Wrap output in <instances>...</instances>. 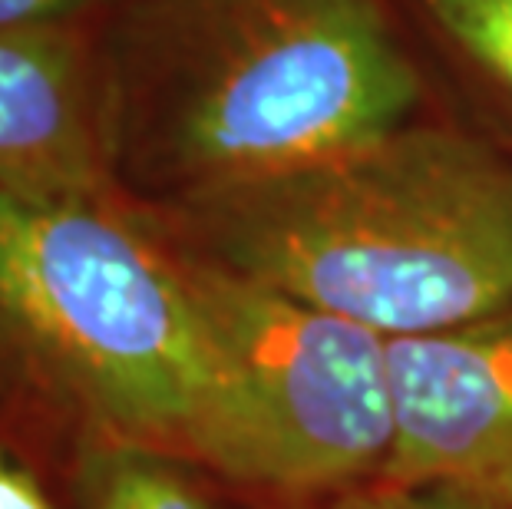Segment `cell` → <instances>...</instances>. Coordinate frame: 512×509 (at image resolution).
Masks as SVG:
<instances>
[{"label": "cell", "instance_id": "6da1fadb", "mask_svg": "<svg viewBox=\"0 0 512 509\" xmlns=\"http://www.w3.org/2000/svg\"><path fill=\"white\" fill-rule=\"evenodd\" d=\"M179 242L384 338L512 305V159L440 126L179 199Z\"/></svg>", "mask_w": 512, "mask_h": 509}, {"label": "cell", "instance_id": "7a4b0ae2", "mask_svg": "<svg viewBox=\"0 0 512 509\" xmlns=\"http://www.w3.org/2000/svg\"><path fill=\"white\" fill-rule=\"evenodd\" d=\"M420 77L380 0H143L106 80L113 162L192 192L407 126Z\"/></svg>", "mask_w": 512, "mask_h": 509}, {"label": "cell", "instance_id": "3957f363", "mask_svg": "<svg viewBox=\"0 0 512 509\" xmlns=\"http://www.w3.org/2000/svg\"><path fill=\"white\" fill-rule=\"evenodd\" d=\"M0 354L106 440L195 457L219 354L176 242L113 192L0 189Z\"/></svg>", "mask_w": 512, "mask_h": 509}, {"label": "cell", "instance_id": "277c9868", "mask_svg": "<svg viewBox=\"0 0 512 509\" xmlns=\"http://www.w3.org/2000/svg\"><path fill=\"white\" fill-rule=\"evenodd\" d=\"M176 248L219 354L192 460L278 493L380 476L394 437L384 334Z\"/></svg>", "mask_w": 512, "mask_h": 509}, {"label": "cell", "instance_id": "5b68a950", "mask_svg": "<svg viewBox=\"0 0 512 509\" xmlns=\"http://www.w3.org/2000/svg\"><path fill=\"white\" fill-rule=\"evenodd\" d=\"M387 364L394 437L377 480L512 509V305L387 338Z\"/></svg>", "mask_w": 512, "mask_h": 509}, {"label": "cell", "instance_id": "8992f818", "mask_svg": "<svg viewBox=\"0 0 512 509\" xmlns=\"http://www.w3.org/2000/svg\"><path fill=\"white\" fill-rule=\"evenodd\" d=\"M0 189L113 192L106 80L67 24L0 30Z\"/></svg>", "mask_w": 512, "mask_h": 509}, {"label": "cell", "instance_id": "52a82bcc", "mask_svg": "<svg viewBox=\"0 0 512 509\" xmlns=\"http://www.w3.org/2000/svg\"><path fill=\"white\" fill-rule=\"evenodd\" d=\"M83 490L90 509H215L169 453L106 437L86 457Z\"/></svg>", "mask_w": 512, "mask_h": 509}, {"label": "cell", "instance_id": "ba28073f", "mask_svg": "<svg viewBox=\"0 0 512 509\" xmlns=\"http://www.w3.org/2000/svg\"><path fill=\"white\" fill-rule=\"evenodd\" d=\"M440 30L512 93V0H423Z\"/></svg>", "mask_w": 512, "mask_h": 509}, {"label": "cell", "instance_id": "9c48e42d", "mask_svg": "<svg viewBox=\"0 0 512 509\" xmlns=\"http://www.w3.org/2000/svg\"><path fill=\"white\" fill-rule=\"evenodd\" d=\"M331 509H503L473 496L440 490V486H403V483H370L364 490L341 496Z\"/></svg>", "mask_w": 512, "mask_h": 509}, {"label": "cell", "instance_id": "30bf717a", "mask_svg": "<svg viewBox=\"0 0 512 509\" xmlns=\"http://www.w3.org/2000/svg\"><path fill=\"white\" fill-rule=\"evenodd\" d=\"M0 509H60L40 476L7 447H0Z\"/></svg>", "mask_w": 512, "mask_h": 509}, {"label": "cell", "instance_id": "8fae6325", "mask_svg": "<svg viewBox=\"0 0 512 509\" xmlns=\"http://www.w3.org/2000/svg\"><path fill=\"white\" fill-rule=\"evenodd\" d=\"M93 0H0V30H34L67 24Z\"/></svg>", "mask_w": 512, "mask_h": 509}]
</instances>
